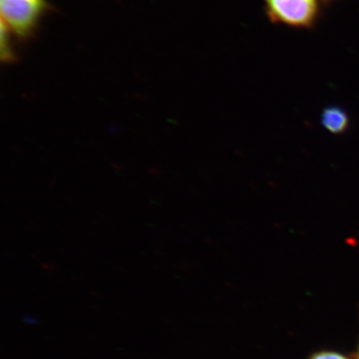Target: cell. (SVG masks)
<instances>
[{
    "label": "cell",
    "mask_w": 359,
    "mask_h": 359,
    "mask_svg": "<svg viewBox=\"0 0 359 359\" xmlns=\"http://www.w3.org/2000/svg\"><path fill=\"white\" fill-rule=\"evenodd\" d=\"M48 7L46 0H0L2 25L18 39H29Z\"/></svg>",
    "instance_id": "1"
},
{
    "label": "cell",
    "mask_w": 359,
    "mask_h": 359,
    "mask_svg": "<svg viewBox=\"0 0 359 359\" xmlns=\"http://www.w3.org/2000/svg\"><path fill=\"white\" fill-rule=\"evenodd\" d=\"M269 20L294 28H311L320 13L318 0H264Z\"/></svg>",
    "instance_id": "2"
},
{
    "label": "cell",
    "mask_w": 359,
    "mask_h": 359,
    "mask_svg": "<svg viewBox=\"0 0 359 359\" xmlns=\"http://www.w3.org/2000/svg\"><path fill=\"white\" fill-rule=\"evenodd\" d=\"M321 124L332 134L346 133L349 128L348 114L339 106H328L321 114Z\"/></svg>",
    "instance_id": "3"
},
{
    "label": "cell",
    "mask_w": 359,
    "mask_h": 359,
    "mask_svg": "<svg viewBox=\"0 0 359 359\" xmlns=\"http://www.w3.org/2000/svg\"><path fill=\"white\" fill-rule=\"evenodd\" d=\"M11 33L1 25V60L2 62L11 63L15 60V54H14L13 46H11L9 35Z\"/></svg>",
    "instance_id": "4"
},
{
    "label": "cell",
    "mask_w": 359,
    "mask_h": 359,
    "mask_svg": "<svg viewBox=\"0 0 359 359\" xmlns=\"http://www.w3.org/2000/svg\"><path fill=\"white\" fill-rule=\"evenodd\" d=\"M309 359H349L344 353L335 351H318L309 356Z\"/></svg>",
    "instance_id": "5"
},
{
    "label": "cell",
    "mask_w": 359,
    "mask_h": 359,
    "mask_svg": "<svg viewBox=\"0 0 359 359\" xmlns=\"http://www.w3.org/2000/svg\"><path fill=\"white\" fill-rule=\"evenodd\" d=\"M355 359H359V344H358V353H356V358Z\"/></svg>",
    "instance_id": "6"
}]
</instances>
